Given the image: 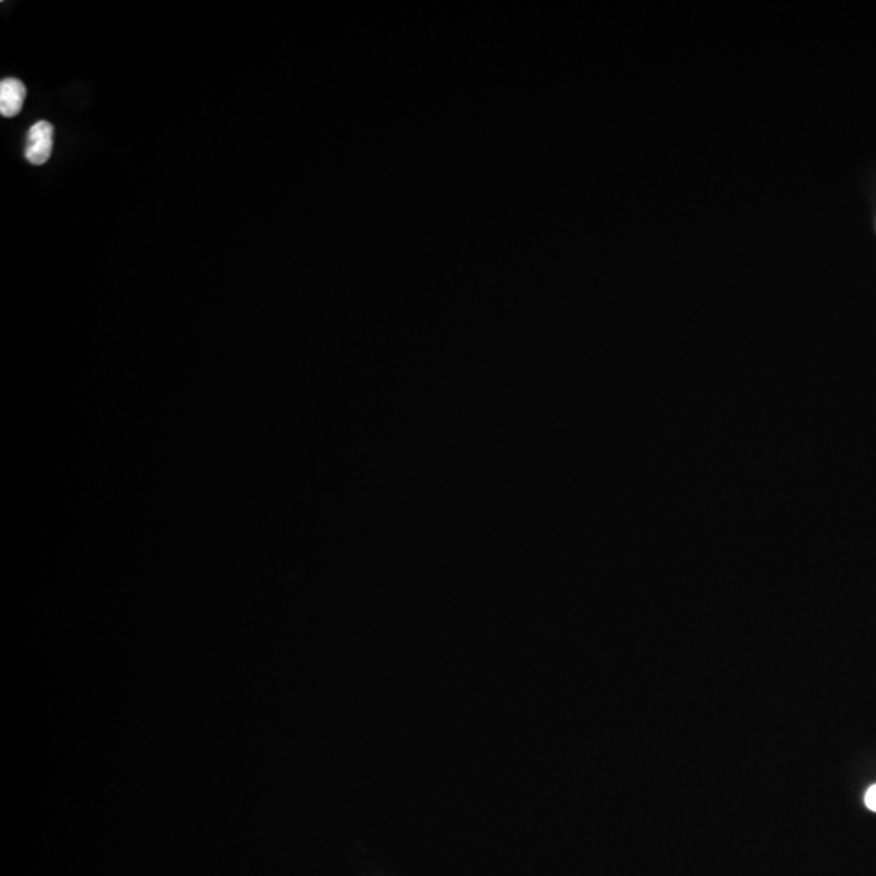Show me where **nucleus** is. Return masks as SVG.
<instances>
[{"label": "nucleus", "instance_id": "obj_2", "mask_svg": "<svg viewBox=\"0 0 876 876\" xmlns=\"http://www.w3.org/2000/svg\"><path fill=\"white\" fill-rule=\"evenodd\" d=\"M26 88L18 78H4L0 83V114L15 117L22 111Z\"/></svg>", "mask_w": 876, "mask_h": 876}, {"label": "nucleus", "instance_id": "obj_1", "mask_svg": "<svg viewBox=\"0 0 876 876\" xmlns=\"http://www.w3.org/2000/svg\"><path fill=\"white\" fill-rule=\"evenodd\" d=\"M54 148V125L48 121H39L31 125L26 137L25 158L35 166L48 163Z\"/></svg>", "mask_w": 876, "mask_h": 876}, {"label": "nucleus", "instance_id": "obj_3", "mask_svg": "<svg viewBox=\"0 0 876 876\" xmlns=\"http://www.w3.org/2000/svg\"><path fill=\"white\" fill-rule=\"evenodd\" d=\"M865 805H867L868 810L876 813V784L870 787L865 794Z\"/></svg>", "mask_w": 876, "mask_h": 876}]
</instances>
